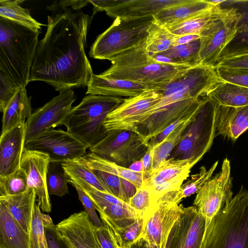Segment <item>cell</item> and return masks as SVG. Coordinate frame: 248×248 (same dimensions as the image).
<instances>
[{
	"mask_svg": "<svg viewBox=\"0 0 248 248\" xmlns=\"http://www.w3.org/2000/svg\"><path fill=\"white\" fill-rule=\"evenodd\" d=\"M230 162L226 158L219 172L205 183L194 200L193 206L205 219L204 236L214 217L233 198Z\"/></svg>",
	"mask_w": 248,
	"mask_h": 248,
	"instance_id": "obj_12",
	"label": "cell"
},
{
	"mask_svg": "<svg viewBox=\"0 0 248 248\" xmlns=\"http://www.w3.org/2000/svg\"><path fill=\"white\" fill-rule=\"evenodd\" d=\"M217 67L248 69V49L222 56Z\"/></svg>",
	"mask_w": 248,
	"mask_h": 248,
	"instance_id": "obj_47",
	"label": "cell"
},
{
	"mask_svg": "<svg viewBox=\"0 0 248 248\" xmlns=\"http://www.w3.org/2000/svg\"><path fill=\"white\" fill-rule=\"evenodd\" d=\"M61 164L62 170L69 180L85 182L98 190L110 194L98 178L78 160L62 163Z\"/></svg>",
	"mask_w": 248,
	"mask_h": 248,
	"instance_id": "obj_37",
	"label": "cell"
},
{
	"mask_svg": "<svg viewBox=\"0 0 248 248\" xmlns=\"http://www.w3.org/2000/svg\"><path fill=\"white\" fill-rule=\"evenodd\" d=\"M25 148L47 155L50 163L61 164L80 158L89 149L67 131L54 128L26 142Z\"/></svg>",
	"mask_w": 248,
	"mask_h": 248,
	"instance_id": "obj_13",
	"label": "cell"
},
{
	"mask_svg": "<svg viewBox=\"0 0 248 248\" xmlns=\"http://www.w3.org/2000/svg\"><path fill=\"white\" fill-rule=\"evenodd\" d=\"M138 248H150V247L143 241L140 240L136 244Z\"/></svg>",
	"mask_w": 248,
	"mask_h": 248,
	"instance_id": "obj_55",
	"label": "cell"
},
{
	"mask_svg": "<svg viewBox=\"0 0 248 248\" xmlns=\"http://www.w3.org/2000/svg\"><path fill=\"white\" fill-rule=\"evenodd\" d=\"M216 103L208 96L202 102L193 121L184 133L171 156L189 159L194 166L210 149L216 137Z\"/></svg>",
	"mask_w": 248,
	"mask_h": 248,
	"instance_id": "obj_8",
	"label": "cell"
},
{
	"mask_svg": "<svg viewBox=\"0 0 248 248\" xmlns=\"http://www.w3.org/2000/svg\"><path fill=\"white\" fill-rule=\"evenodd\" d=\"M215 69L220 80L248 88V69L224 67Z\"/></svg>",
	"mask_w": 248,
	"mask_h": 248,
	"instance_id": "obj_45",
	"label": "cell"
},
{
	"mask_svg": "<svg viewBox=\"0 0 248 248\" xmlns=\"http://www.w3.org/2000/svg\"><path fill=\"white\" fill-rule=\"evenodd\" d=\"M96 234L102 248H116L113 238L105 225L101 227H96Z\"/></svg>",
	"mask_w": 248,
	"mask_h": 248,
	"instance_id": "obj_50",
	"label": "cell"
},
{
	"mask_svg": "<svg viewBox=\"0 0 248 248\" xmlns=\"http://www.w3.org/2000/svg\"><path fill=\"white\" fill-rule=\"evenodd\" d=\"M88 169L98 178L110 194L127 202L123 189V178L104 171Z\"/></svg>",
	"mask_w": 248,
	"mask_h": 248,
	"instance_id": "obj_43",
	"label": "cell"
},
{
	"mask_svg": "<svg viewBox=\"0 0 248 248\" xmlns=\"http://www.w3.org/2000/svg\"><path fill=\"white\" fill-rule=\"evenodd\" d=\"M25 0H0V17L7 18L35 31H40L42 24L30 14V10L21 6Z\"/></svg>",
	"mask_w": 248,
	"mask_h": 248,
	"instance_id": "obj_33",
	"label": "cell"
},
{
	"mask_svg": "<svg viewBox=\"0 0 248 248\" xmlns=\"http://www.w3.org/2000/svg\"><path fill=\"white\" fill-rule=\"evenodd\" d=\"M218 163V161L215 162L208 170L205 166H202L200 168L199 173L190 176V178L180 188L182 199L197 193L201 189L205 183L212 178Z\"/></svg>",
	"mask_w": 248,
	"mask_h": 248,
	"instance_id": "obj_39",
	"label": "cell"
},
{
	"mask_svg": "<svg viewBox=\"0 0 248 248\" xmlns=\"http://www.w3.org/2000/svg\"><path fill=\"white\" fill-rule=\"evenodd\" d=\"M49 164L47 174V188L49 195H54L62 197L69 194L67 186L68 177L62 168L59 169L51 163Z\"/></svg>",
	"mask_w": 248,
	"mask_h": 248,
	"instance_id": "obj_40",
	"label": "cell"
},
{
	"mask_svg": "<svg viewBox=\"0 0 248 248\" xmlns=\"http://www.w3.org/2000/svg\"><path fill=\"white\" fill-rule=\"evenodd\" d=\"M148 90V87L139 83L93 74L87 86L86 94L129 98Z\"/></svg>",
	"mask_w": 248,
	"mask_h": 248,
	"instance_id": "obj_23",
	"label": "cell"
},
{
	"mask_svg": "<svg viewBox=\"0 0 248 248\" xmlns=\"http://www.w3.org/2000/svg\"><path fill=\"white\" fill-rule=\"evenodd\" d=\"M36 198L35 190L31 187L18 194L0 197V202L5 205L11 215L30 234Z\"/></svg>",
	"mask_w": 248,
	"mask_h": 248,
	"instance_id": "obj_26",
	"label": "cell"
},
{
	"mask_svg": "<svg viewBox=\"0 0 248 248\" xmlns=\"http://www.w3.org/2000/svg\"><path fill=\"white\" fill-rule=\"evenodd\" d=\"M103 223L110 227L119 234L123 244L132 248L140 241L143 227V217L139 218L128 225L121 228Z\"/></svg>",
	"mask_w": 248,
	"mask_h": 248,
	"instance_id": "obj_42",
	"label": "cell"
},
{
	"mask_svg": "<svg viewBox=\"0 0 248 248\" xmlns=\"http://www.w3.org/2000/svg\"><path fill=\"white\" fill-rule=\"evenodd\" d=\"M221 5L234 7L240 15L235 36L223 50L221 57L248 49V0H225Z\"/></svg>",
	"mask_w": 248,
	"mask_h": 248,
	"instance_id": "obj_31",
	"label": "cell"
},
{
	"mask_svg": "<svg viewBox=\"0 0 248 248\" xmlns=\"http://www.w3.org/2000/svg\"><path fill=\"white\" fill-rule=\"evenodd\" d=\"M155 21L154 16L141 17H116L111 25L100 34L92 46L89 55L98 60H110L134 47L146 39Z\"/></svg>",
	"mask_w": 248,
	"mask_h": 248,
	"instance_id": "obj_6",
	"label": "cell"
},
{
	"mask_svg": "<svg viewBox=\"0 0 248 248\" xmlns=\"http://www.w3.org/2000/svg\"><path fill=\"white\" fill-rule=\"evenodd\" d=\"M25 144V124L18 125L0 137V177L20 168Z\"/></svg>",
	"mask_w": 248,
	"mask_h": 248,
	"instance_id": "obj_20",
	"label": "cell"
},
{
	"mask_svg": "<svg viewBox=\"0 0 248 248\" xmlns=\"http://www.w3.org/2000/svg\"><path fill=\"white\" fill-rule=\"evenodd\" d=\"M181 248H201L205 221L194 206L184 207L179 220Z\"/></svg>",
	"mask_w": 248,
	"mask_h": 248,
	"instance_id": "obj_24",
	"label": "cell"
},
{
	"mask_svg": "<svg viewBox=\"0 0 248 248\" xmlns=\"http://www.w3.org/2000/svg\"><path fill=\"white\" fill-rule=\"evenodd\" d=\"M77 160L88 169L104 171L123 178L132 184L137 189L142 186L144 179L143 172L133 171L90 151Z\"/></svg>",
	"mask_w": 248,
	"mask_h": 248,
	"instance_id": "obj_29",
	"label": "cell"
},
{
	"mask_svg": "<svg viewBox=\"0 0 248 248\" xmlns=\"http://www.w3.org/2000/svg\"><path fill=\"white\" fill-rule=\"evenodd\" d=\"M201 248H248V191L242 187L214 217Z\"/></svg>",
	"mask_w": 248,
	"mask_h": 248,
	"instance_id": "obj_4",
	"label": "cell"
},
{
	"mask_svg": "<svg viewBox=\"0 0 248 248\" xmlns=\"http://www.w3.org/2000/svg\"><path fill=\"white\" fill-rule=\"evenodd\" d=\"M70 184L76 189L78 199L82 203L85 211L88 214L93 224L97 227L103 226L104 224L97 215L96 208L91 198L79 186L74 183Z\"/></svg>",
	"mask_w": 248,
	"mask_h": 248,
	"instance_id": "obj_48",
	"label": "cell"
},
{
	"mask_svg": "<svg viewBox=\"0 0 248 248\" xmlns=\"http://www.w3.org/2000/svg\"><path fill=\"white\" fill-rule=\"evenodd\" d=\"M184 0H116L106 9L107 15L115 18L141 17L154 16L161 10L174 5Z\"/></svg>",
	"mask_w": 248,
	"mask_h": 248,
	"instance_id": "obj_22",
	"label": "cell"
},
{
	"mask_svg": "<svg viewBox=\"0 0 248 248\" xmlns=\"http://www.w3.org/2000/svg\"><path fill=\"white\" fill-rule=\"evenodd\" d=\"M201 36L197 34H188L177 36L174 45H184L200 39Z\"/></svg>",
	"mask_w": 248,
	"mask_h": 248,
	"instance_id": "obj_52",
	"label": "cell"
},
{
	"mask_svg": "<svg viewBox=\"0 0 248 248\" xmlns=\"http://www.w3.org/2000/svg\"><path fill=\"white\" fill-rule=\"evenodd\" d=\"M182 200L180 189L161 197L143 217L140 241L150 248H166L170 235L183 212Z\"/></svg>",
	"mask_w": 248,
	"mask_h": 248,
	"instance_id": "obj_9",
	"label": "cell"
},
{
	"mask_svg": "<svg viewBox=\"0 0 248 248\" xmlns=\"http://www.w3.org/2000/svg\"><path fill=\"white\" fill-rule=\"evenodd\" d=\"M153 148L150 147L141 159L143 166L144 177L152 170Z\"/></svg>",
	"mask_w": 248,
	"mask_h": 248,
	"instance_id": "obj_51",
	"label": "cell"
},
{
	"mask_svg": "<svg viewBox=\"0 0 248 248\" xmlns=\"http://www.w3.org/2000/svg\"><path fill=\"white\" fill-rule=\"evenodd\" d=\"M220 81L215 68L200 64L188 68L158 91L163 96L181 92L198 99L207 96Z\"/></svg>",
	"mask_w": 248,
	"mask_h": 248,
	"instance_id": "obj_17",
	"label": "cell"
},
{
	"mask_svg": "<svg viewBox=\"0 0 248 248\" xmlns=\"http://www.w3.org/2000/svg\"><path fill=\"white\" fill-rule=\"evenodd\" d=\"M28 188V176L21 168L10 174L0 177V197L18 194Z\"/></svg>",
	"mask_w": 248,
	"mask_h": 248,
	"instance_id": "obj_38",
	"label": "cell"
},
{
	"mask_svg": "<svg viewBox=\"0 0 248 248\" xmlns=\"http://www.w3.org/2000/svg\"><path fill=\"white\" fill-rule=\"evenodd\" d=\"M96 228L85 211L74 213L56 225L61 240L75 248H102Z\"/></svg>",
	"mask_w": 248,
	"mask_h": 248,
	"instance_id": "obj_18",
	"label": "cell"
},
{
	"mask_svg": "<svg viewBox=\"0 0 248 248\" xmlns=\"http://www.w3.org/2000/svg\"><path fill=\"white\" fill-rule=\"evenodd\" d=\"M163 97L158 91L148 90L137 96L124 99L121 104L107 115L104 123L106 131L135 132V124L140 115L156 104Z\"/></svg>",
	"mask_w": 248,
	"mask_h": 248,
	"instance_id": "obj_16",
	"label": "cell"
},
{
	"mask_svg": "<svg viewBox=\"0 0 248 248\" xmlns=\"http://www.w3.org/2000/svg\"><path fill=\"white\" fill-rule=\"evenodd\" d=\"M193 166L189 159L170 157L162 161L146 175L143 183L151 191L152 203L150 208L164 194L179 190L184 181L189 177Z\"/></svg>",
	"mask_w": 248,
	"mask_h": 248,
	"instance_id": "obj_15",
	"label": "cell"
},
{
	"mask_svg": "<svg viewBox=\"0 0 248 248\" xmlns=\"http://www.w3.org/2000/svg\"><path fill=\"white\" fill-rule=\"evenodd\" d=\"M50 163L49 156L38 151L25 148L21 159L20 168L26 172L29 188H34L37 203L44 212L51 211V204L47 188V174Z\"/></svg>",
	"mask_w": 248,
	"mask_h": 248,
	"instance_id": "obj_19",
	"label": "cell"
},
{
	"mask_svg": "<svg viewBox=\"0 0 248 248\" xmlns=\"http://www.w3.org/2000/svg\"><path fill=\"white\" fill-rule=\"evenodd\" d=\"M156 248L155 247H153V248Z\"/></svg>",
	"mask_w": 248,
	"mask_h": 248,
	"instance_id": "obj_57",
	"label": "cell"
},
{
	"mask_svg": "<svg viewBox=\"0 0 248 248\" xmlns=\"http://www.w3.org/2000/svg\"><path fill=\"white\" fill-rule=\"evenodd\" d=\"M18 86L7 75L0 71V111L3 112L18 90Z\"/></svg>",
	"mask_w": 248,
	"mask_h": 248,
	"instance_id": "obj_46",
	"label": "cell"
},
{
	"mask_svg": "<svg viewBox=\"0 0 248 248\" xmlns=\"http://www.w3.org/2000/svg\"><path fill=\"white\" fill-rule=\"evenodd\" d=\"M0 248H31V234L0 202Z\"/></svg>",
	"mask_w": 248,
	"mask_h": 248,
	"instance_id": "obj_25",
	"label": "cell"
},
{
	"mask_svg": "<svg viewBox=\"0 0 248 248\" xmlns=\"http://www.w3.org/2000/svg\"><path fill=\"white\" fill-rule=\"evenodd\" d=\"M1 135L13 128L25 124L32 114L31 98L26 88H20L4 110Z\"/></svg>",
	"mask_w": 248,
	"mask_h": 248,
	"instance_id": "obj_28",
	"label": "cell"
},
{
	"mask_svg": "<svg viewBox=\"0 0 248 248\" xmlns=\"http://www.w3.org/2000/svg\"><path fill=\"white\" fill-rule=\"evenodd\" d=\"M124 100L122 97L88 94L72 107L63 125L89 149L107 135L104 126L106 117Z\"/></svg>",
	"mask_w": 248,
	"mask_h": 248,
	"instance_id": "obj_5",
	"label": "cell"
},
{
	"mask_svg": "<svg viewBox=\"0 0 248 248\" xmlns=\"http://www.w3.org/2000/svg\"><path fill=\"white\" fill-rule=\"evenodd\" d=\"M152 196L150 189L142 183L135 194L129 199L128 204L140 216L143 215L150 208Z\"/></svg>",
	"mask_w": 248,
	"mask_h": 248,
	"instance_id": "obj_44",
	"label": "cell"
},
{
	"mask_svg": "<svg viewBox=\"0 0 248 248\" xmlns=\"http://www.w3.org/2000/svg\"><path fill=\"white\" fill-rule=\"evenodd\" d=\"M221 7V5L214 6L207 11L165 27L172 34L177 36L188 34L200 35Z\"/></svg>",
	"mask_w": 248,
	"mask_h": 248,
	"instance_id": "obj_34",
	"label": "cell"
},
{
	"mask_svg": "<svg viewBox=\"0 0 248 248\" xmlns=\"http://www.w3.org/2000/svg\"><path fill=\"white\" fill-rule=\"evenodd\" d=\"M89 3L61 0L46 7L51 15L36 47L29 82H44L59 93L87 87L93 74L85 53L92 18L81 8Z\"/></svg>",
	"mask_w": 248,
	"mask_h": 248,
	"instance_id": "obj_1",
	"label": "cell"
},
{
	"mask_svg": "<svg viewBox=\"0 0 248 248\" xmlns=\"http://www.w3.org/2000/svg\"><path fill=\"white\" fill-rule=\"evenodd\" d=\"M45 231L48 248H64V245L59 237L56 229V225L48 215L43 214Z\"/></svg>",
	"mask_w": 248,
	"mask_h": 248,
	"instance_id": "obj_49",
	"label": "cell"
},
{
	"mask_svg": "<svg viewBox=\"0 0 248 248\" xmlns=\"http://www.w3.org/2000/svg\"><path fill=\"white\" fill-rule=\"evenodd\" d=\"M105 225L108 228L115 244L116 248H132L123 244L119 234L108 226Z\"/></svg>",
	"mask_w": 248,
	"mask_h": 248,
	"instance_id": "obj_53",
	"label": "cell"
},
{
	"mask_svg": "<svg viewBox=\"0 0 248 248\" xmlns=\"http://www.w3.org/2000/svg\"><path fill=\"white\" fill-rule=\"evenodd\" d=\"M128 168L134 172H143V166L141 159L133 163Z\"/></svg>",
	"mask_w": 248,
	"mask_h": 248,
	"instance_id": "obj_54",
	"label": "cell"
},
{
	"mask_svg": "<svg viewBox=\"0 0 248 248\" xmlns=\"http://www.w3.org/2000/svg\"><path fill=\"white\" fill-rule=\"evenodd\" d=\"M200 39L184 45H173L161 54L177 64L193 67L202 64L200 56Z\"/></svg>",
	"mask_w": 248,
	"mask_h": 248,
	"instance_id": "obj_36",
	"label": "cell"
},
{
	"mask_svg": "<svg viewBox=\"0 0 248 248\" xmlns=\"http://www.w3.org/2000/svg\"><path fill=\"white\" fill-rule=\"evenodd\" d=\"M76 99L72 90L64 91L32 113L25 123V143L63 125Z\"/></svg>",
	"mask_w": 248,
	"mask_h": 248,
	"instance_id": "obj_14",
	"label": "cell"
},
{
	"mask_svg": "<svg viewBox=\"0 0 248 248\" xmlns=\"http://www.w3.org/2000/svg\"><path fill=\"white\" fill-rule=\"evenodd\" d=\"M149 148V141L143 136L130 130H114L90 151L125 168L141 160Z\"/></svg>",
	"mask_w": 248,
	"mask_h": 248,
	"instance_id": "obj_11",
	"label": "cell"
},
{
	"mask_svg": "<svg viewBox=\"0 0 248 248\" xmlns=\"http://www.w3.org/2000/svg\"><path fill=\"white\" fill-rule=\"evenodd\" d=\"M198 109L170 132L161 142L151 147L153 149L152 170L156 168L162 161L166 160L171 151L180 143L186 129L194 119Z\"/></svg>",
	"mask_w": 248,
	"mask_h": 248,
	"instance_id": "obj_32",
	"label": "cell"
},
{
	"mask_svg": "<svg viewBox=\"0 0 248 248\" xmlns=\"http://www.w3.org/2000/svg\"><path fill=\"white\" fill-rule=\"evenodd\" d=\"M176 37L166 27L155 20L148 29V34L145 40V48L150 55L161 53L174 45Z\"/></svg>",
	"mask_w": 248,
	"mask_h": 248,
	"instance_id": "obj_35",
	"label": "cell"
},
{
	"mask_svg": "<svg viewBox=\"0 0 248 248\" xmlns=\"http://www.w3.org/2000/svg\"><path fill=\"white\" fill-rule=\"evenodd\" d=\"M62 243H63V245L64 246V247L65 248H75L74 247H73L72 246H71V245H70V244H68L67 243H65V242H62Z\"/></svg>",
	"mask_w": 248,
	"mask_h": 248,
	"instance_id": "obj_56",
	"label": "cell"
},
{
	"mask_svg": "<svg viewBox=\"0 0 248 248\" xmlns=\"http://www.w3.org/2000/svg\"><path fill=\"white\" fill-rule=\"evenodd\" d=\"M200 34L202 64L214 68L221 54L234 38L240 15L231 6H222Z\"/></svg>",
	"mask_w": 248,
	"mask_h": 248,
	"instance_id": "obj_10",
	"label": "cell"
},
{
	"mask_svg": "<svg viewBox=\"0 0 248 248\" xmlns=\"http://www.w3.org/2000/svg\"><path fill=\"white\" fill-rule=\"evenodd\" d=\"M145 40L112 58L109 60L111 66L99 75L139 83L150 90L159 91L190 67L157 62L146 50Z\"/></svg>",
	"mask_w": 248,
	"mask_h": 248,
	"instance_id": "obj_2",
	"label": "cell"
},
{
	"mask_svg": "<svg viewBox=\"0 0 248 248\" xmlns=\"http://www.w3.org/2000/svg\"><path fill=\"white\" fill-rule=\"evenodd\" d=\"M207 96L222 106L232 107L248 106V88L221 80Z\"/></svg>",
	"mask_w": 248,
	"mask_h": 248,
	"instance_id": "obj_30",
	"label": "cell"
},
{
	"mask_svg": "<svg viewBox=\"0 0 248 248\" xmlns=\"http://www.w3.org/2000/svg\"><path fill=\"white\" fill-rule=\"evenodd\" d=\"M40 32L0 17V71L21 88L29 82Z\"/></svg>",
	"mask_w": 248,
	"mask_h": 248,
	"instance_id": "obj_3",
	"label": "cell"
},
{
	"mask_svg": "<svg viewBox=\"0 0 248 248\" xmlns=\"http://www.w3.org/2000/svg\"><path fill=\"white\" fill-rule=\"evenodd\" d=\"M215 125L216 137L222 135L236 140L248 130V106L232 107L216 103Z\"/></svg>",
	"mask_w": 248,
	"mask_h": 248,
	"instance_id": "obj_21",
	"label": "cell"
},
{
	"mask_svg": "<svg viewBox=\"0 0 248 248\" xmlns=\"http://www.w3.org/2000/svg\"><path fill=\"white\" fill-rule=\"evenodd\" d=\"M214 6L207 0H184L181 3L161 10L154 17L155 22L166 26L182 21Z\"/></svg>",
	"mask_w": 248,
	"mask_h": 248,
	"instance_id": "obj_27",
	"label": "cell"
},
{
	"mask_svg": "<svg viewBox=\"0 0 248 248\" xmlns=\"http://www.w3.org/2000/svg\"><path fill=\"white\" fill-rule=\"evenodd\" d=\"M31 248H48L44 226L43 213L36 202L33 213L31 231Z\"/></svg>",
	"mask_w": 248,
	"mask_h": 248,
	"instance_id": "obj_41",
	"label": "cell"
},
{
	"mask_svg": "<svg viewBox=\"0 0 248 248\" xmlns=\"http://www.w3.org/2000/svg\"><path fill=\"white\" fill-rule=\"evenodd\" d=\"M203 97L194 98L181 92L163 96L158 102L140 115L135 124V132L149 141L177 120L197 109Z\"/></svg>",
	"mask_w": 248,
	"mask_h": 248,
	"instance_id": "obj_7",
	"label": "cell"
}]
</instances>
